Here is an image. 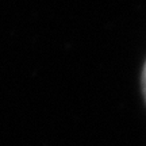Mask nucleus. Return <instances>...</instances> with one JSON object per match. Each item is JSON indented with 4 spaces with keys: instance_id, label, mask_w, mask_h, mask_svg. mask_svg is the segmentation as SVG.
Returning a JSON list of instances; mask_svg holds the SVG:
<instances>
[{
    "instance_id": "obj_1",
    "label": "nucleus",
    "mask_w": 146,
    "mask_h": 146,
    "mask_svg": "<svg viewBox=\"0 0 146 146\" xmlns=\"http://www.w3.org/2000/svg\"><path fill=\"white\" fill-rule=\"evenodd\" d=\"M142 88H143V95L146 99V62L143 66V72H142Z\"/></svg>"
}]
</instances>
